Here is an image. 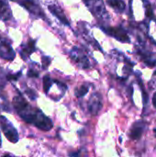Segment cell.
<instances>
[{
    "mask_svg": "<svg viewBox=\"0 0 156 157\" xmlns=\"http://www.w3.org/2000/svg\"><path fill=\"white\" fill-rule=\"evenodd\" d=\"M13 107L22 120L31 124H35L41 112L40 109H35L31 108V106L27 102V100L20 93L14 97Z\"/></svg>",
    "mask_w": 156,
    "mask_h": 157,
    "instance_id": "1",
    "label": "cell"
},
{
    "mask_svg": "<svg viewBox=\"0 0 156 157\" xmlns=\"http://www.w3.org/2000/svg\"><path fill=\"white\" fill-rule=\"evenodd\" d=\"M83 1L86 5L90 12L94 15V17L104 20L109 18L103 0H83Z\"/></svg>",
    "mask_w": 156,
    "mask_h": 157,
    "instance_id": "2",
    "label": "cell"
},
{
    "mask_svg": "<svg viewBox=\"0 0 156 157\" xmlns=\"http://www.w3.org/2000/svg\"><path fill=\"white\" fill-rule=\"evenodd\" d=\"M0 129L4 132L6 138L10 143H13V144L17 143L19 139L17 131L5 116H0Z\"/></svg>",
    "mask_w": 156,
    "mask_h": 157,
    "instance_id": "3",
    "label": "cell"
},
{
    "mask_svg": "<svg viewBox=\"0 0 156 157\" xmlns=\"http://www.w3.org/2000/svg\"><path fill=\"white\" fill-rule=\"evenodd\" d=\"M14 2L19 4L22 6L24 8H26L29 13L32 15L38 17H42L45 18V15L40 5L35 1V0H13Z\"/></svg>",
    "mask_w": 156,
    "mask_h": 157,
    "instance_id": "4",
    "label": "cell"
},
{
    "mask_svg": "<svg viewBox=\"0 0 156 157\" xmlns=\"http://www.w3.org/2000/svg\"><path fill=\"white\" fill-rule=\"evenodd\" d=\"M16 57V52L11 46V43L0 34V58L12 61Z\"/></svg>",
    "mask_w": 156,
    "mask_h": 157,
    "instance_id": "5",
    "label": "cell"
},
{
    "mask_svg": "<svg viewBox=\"0 0 156 157\" xmlns=\"http://www.w3.org/2000/svg\"><path fill=\"white\" fill-rule=\"evenodd\" d=\"M103 31H105L108 35L113 37L119 41L121 42H130V38L128 36V33L122 27H103L102 28Z\"/></svg>",
    "mask_w": 156,
    "mask_h": 157,
    "instance_id": "6",
    "label": "cell"
},
{
    "mask_svg": "<svg viewBox=\"0 0 156 157\" xmlns=\"http://www.w3.org/2000/svg\"><path fill=\"white\" fill-rule=\"evenodd\" d=\"M71 57H72V59H73L75 63H79L80 66H81L82 68H84V69L88 68L89 65H90V64H89V62H88V60H87V58H86V56H85L83 53L81 54L80 52H79V50H78L76 47L74 48V49L72 50V52H71Z\"/></svg>",
    "mask_w": 156,
    "mask_h": 157,
    "instance_id": "7",
    "label": "cell"
},
{
    "mask_svg": "<svg viewBox=\"0 0 156 157\" xmlns=\"http://www.w3.org/2000/svg\"><path fill=\"white\" fill-rule=\"evenodd\" d=\"M12 17V10L7 0H0V19L6 21Z\"/></svg>",
    "mask_w": 156,
    "mask_h": 157,
    "instance_id": "8",
    "label": "cell"
},
{
    "mask_svg": "<svg viewBox=\"0 0 156 157\" xmlns=\"http://www.w3.org/2000/svg\"><path fill=\"white\" fill-rule=\"evenodd\" d=\"M48 8H49V10H50V12H51L53 16H55L63 24H64V25H66V26H69V25H70V23H69V21H68L66 16L64 15L63 11L59 6H55V5H49Z\"/></svg>",
    "mask_w": 156,
    "mask_h": 157,
    "instance_id": "9",
    "label": "cell"
},
{
    "mask_svg": "<svg viewBox=\"0 0 156 157\" xmlns=\"http://www.w3.org/2000/svg\"><path fill=\"white\" fill-rule=\"evenodd\" d=\"M102 107V103L100 101V98H97L96 99L95 98V95H93L91 97V101L90 103L88 104V109H89V112L92 113L93 115H96L97 114V112L100 110Z\"/></svg>",
    "mask_w": 156,
    "mask_h": 157,
    "instance_id": "10",
    "label": "cell"
},
{
    "mask_svg": "<svg viewBox=\"0 0 156 157\" xmlns=\"http://www.w3.org/2000/svg\"><path fill=\"white\" fill-rule=\"evenodd\" d=\"M107 4L109 5L115 11L122 13L125 10L126 5L123 0H106Z\"/></svg>",
    "mask_w": 156,
    "mask_h": 157,
    "instance_id": "11",
    "label": "cell"
},
{
    "mask_svg": "<svg viewBox=\"0 0 156 157\" xmlns=\"http://www.w3.org/2000/svg\"><path fill=\"white\" fill-rule=\"evenodd\" d=\"M34 51H35V41L29 40V43L27 44V46L25 48H23V50L21 51L20 55L24 60H26Z\"/></svg>",
    "mask_w": 156,
    "mask_h": 157,
    "instance_id": "12",
    "label": "cell"
},
{
    "mask_svg": "<svg viewBox=\"0 0 156 157\" xmlns=\"http://www.w3.org/2000/svg\"><path fill=\"white\" fill-rule=\"evenodd\" d=\"M143 126L140 123V122H137L131 129V133H130V136L131 139L133 140H137L139 139L142 134H143Z\"/></svg>",
    "mask_w": 156,
    "mask_h": 157,
    "instance_id": "13",
    "label": "cell"
},
{
    "mask_svg": "<svg viewBox=\"0 0 156 157\" xmlns=\"http://www.w3.org/2000/svg\"><path fill=\"white\" fill-rule=\"evenodd\" d=\"M51 85H52V81L51 77L49 75H45L43 77V90L46 94H48V92L50 91Z\"/></svg>",
    "mask_w": 156,
    "mask_h": 157,
    "instance_id": "14",
    "label": "cell"
},
{
    "mask_svg": "<svg viewBox=\"0 0 156 157\" xmlns=\"http://www.w3.org/2000/svg\"><path fill=\"white\" fill-rule=\"evenodd\" d=\"M87 92H88V87L86 86H82L79 89L75 91V95L77 98H81V97H84Z\"/></svg>",
    "mask_w": 156,
    "mask_h": 157,
    "instance_id": "15",
    "label": "cell"
},
{
    "mask_svg": "<svg viewBox=\"0 0 156 157\" xmlns=\"http://www.w3.org/2000/svg\"><path fill=\"white\" fill-rule=\"evenodd\" d=\"M20 75H21V72H18V73H17L16 75H8L6 76V79H7L8 81H12V80L16 81V80H17V78H18Z\"/></svg>",
    "mask_w": 156,
    "mask_h": 157,
    "instance_id": "16",
    "label": "cell"
},
{
    "mask_svg": "<svg viewBox=\"0 0 156 157\" xmlns=\"http://www.w3.org/2000/svg\"><path fill=\"white\" fill-rule=\"evenodd\" d=\"M42 63H43V68H47L51 63V59L49 57H42Z\"/></svg>",
    "mask_w": 156,
    "mask_h": 157,
    "instance_id": "17",
    "label": "cell"
},
{
    "mask_svg": "<svg viewBox=\"0 0 156 157\" xmlns=\"http://www.w3.org/2000/svg\"><path fill=\"white\" fill-rule=\"evenodd\" d=\"M28 76L29 77H39V73L30 69L29 72H28Z\"/></svg>",
    "mask_w": 156,
    "mask_h": 157,
    "instance_id": "18",
    "label": "cell"
},
{
    "mask_svg": "<svg viewBox=\"0 0 156 157\" xmlns=\"http://www.w3.org/2000/svg\"><path fill=\"white\" fill-rule=\"evenodd\" d=\"M143 98L144 105H146L147 102H148V100H149V95H148V93L144 89H143Z\"/></svg>",
    "mask_w": 156,
    "mask_h": 157,
    "instance_id": "19",
    "label": "cell"
},
{
    "mask_svg": "<svg viewBox=\"0 0 156 157\" xmlns=\"http://www.w3.org/2000/svg\"><path fill=\"white\" fill-rule=\"evenodd\" d=\"M145 63L150 66V67H154L156 65V60H153V61H150V60H145Z\"/></svg>",
    "mask_w": 156,
    "mask_h": 157,
    "instance_id": "20",
    "label": "cell"
},
{
    "mask_svg": "<svg viewBox=\"0 0 156 157\" xmlns=\"http://www.w3.org/2000/svg\"><path fill=\"white\" fill-rule=\"evenodd\" d=\"M146 16L148 17H153V10H152V8L150 7V6H149V7H148V10L146 11Z\"/></svg>",
    "mask_w": 156,
    "mask_h": 157,
    "instance_id": "21",
    "label": "cell"
},
{
    "mask_svg": "<svg viewBox=\"0 0 156 157\" xmlns=\"http://www.w3.org/2000/svg\"><path fill=\"white\" fill-rule=\"evenodd\" d=\"M69 157H79V154L78 153H70Z\"/></svg>",
    "mask_w": 156,
    "mask_h": 157,
    "instance_id": "22",
    "label": "cell"
},
{
    "mask_svg": "<svg viewBox=\"0 0 156 157\" xmlns=\"http://www.w3.org/2000/svg\"><path fill=\"white\" fill-rule=\"evenodd\" d=\"M153 104H154V106L156 108V93L154 94V98H153Z\"/></svg>",
    "mask_w": 156,
    "mask_h": 157,
    "instance_id": "23",
    "label": "cell"
},
{
    "mask_svg": "<svg viewBox=\"0 0 156 157\" xmlns=\"http://www.w3.org/2000/svg\"><path fill=\"white\" fill-rule=\"evenodd\" d=\"M2 157H16V156H14V155H9V154H7V155H3Z\"/></svg>",
    "mask_w": 156,
    "mask_h": 157,
    "instance_id": "24",
    "label": "cell"
},
{
    "mask_svg": "<svg viewBox=\"0 0 156 157\" xmlns=\"http://www.w3.org/2000/svg\"><path fill=\"white\" fill-rule=\"evenodd\" d=\"M2 145V139H1V134H0V147Z\"/></svg>",
    "mask_w": 156,
    "mask_h": 157,
    "instance_id": "25",
    "label": "cell"
},
{
    "mask_svg": "<svg viewBox=\"0 0 156 157\" xmlns=\"http://www.w3.org/2000/svg\"><path fill=\"white\" fill-rule=\"evenodd\" d=\"M154 75H156V71H155V72H154Z\"/></svg>",
    "mask_w": 156,
    "mask_h": 157,
    "instance_id": "26",
    "label": "cell"
},
{
    "mask_svg": "<svg viewBox=\"0 0 156 157\" xmlns=\"http://www.w3.org/2000/svg\"><path fill=\"white\" fill-rule=\"evenodd\" d=\"M154 133H156V130H154Z\"/></svg>",
    "mask_w": 156,
    "mask_h": 157,
    "instance_id": "27",
    "label": "cell"
}]
</instances>
